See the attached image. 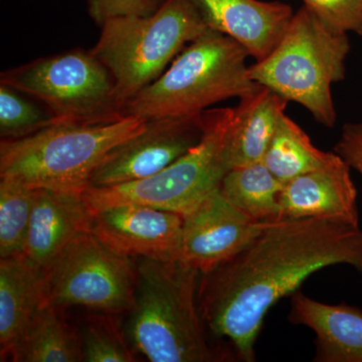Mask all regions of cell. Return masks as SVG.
<instances>
[{"label":"cell","instance_id":"1","mask_svg":"<svg viewBox=\"0 0 362 362\" xmlns=\"http://www.w3.org/2000/svg\"><path fill=\"white\" fill-rule=\"evenodd\" d=\"M349 265L362 275V230L329 218L271 223L243 251L202 274L197 303L204 324L228 339L240 361H256L266 314L326 267Z\"/></svg>","mask_w":362,"mask_h":362},{"label":"cell","instance_id":"2","mask_svg":"<svg viewBox=\"0 0 362 362\" xmlns=\"http://www.w3.org/2000/svg\"><path fill=\"white\" fill-rule=\"evenodd\" d=\"M128 337L152 362L214 361L197 303L201 273L181 259H140Z\"/></svg>","mask_w":362,"mask_h":362},{"label":"cell","instance_id":"3","mask_svg":"<svg viewBox=\"0 0 362 362\" xmlns=\"http://www.w3.org/2000/svg\"><path fill=\"white\" fill-rule=\"evenodd\" d=\"M249 52L209 30L176 57L168 70L124 106V115L145 120L201 115L207 107L244 98L262 87L249 75Z\"/></svg>","mask_w":362,"mask_h":362},{"label":"cell","instance_id":"4","mask_svg":"<svg viewBox=\"0 0 362 362\" xmlns=\"http://www.w3.org/2000/svg\"><path fill=\"white\" fill-rule=\"evenodd\" d=\"M146 122L126 116L109 124L58 123L18 139H1L0 177L33 189L83 194L104 157Z\"/></svg>","mask_w":362,"mask_h":362},{"label":"cell","instance_id":"5","mask_svg":"<svg viewBox=\"0 0 362 362\" xmlns=\"http://www.w3.org/2000/svg\"><path fill=\"white\" fill-rule=\"evenodd\" d=\"M349 51L347 33L333 30L303 6L293 14L275 49L249 66V75L257 84L302 105L317 122L333 127L337 115L331 87L344 80Z\"/></svg>","mask_w":362,"mask_h":362},{"label":"cell","instance_id":"6","mask_svg":"<svg viewBox=\"0 0 362 362\" xmlns=\"http://www.w3.org/2000/svg\"><path fill=\"white\" fill-rule=\"evenodd\" d=\"M90 49L110 71L123 107L157 80L185 45L201 37L207 28L188 0H166L151 16L107 21Z\"/></svg>","mask_w":362,"mask_h":362},{"label":"cell","instance_id":"7","mask_svg":"<svg viewBox=\"0 0 362 362\" xmlns=\"http://www.w3.org/2000/svg\"><path fill=\"white\" fill-rule=\"evenodd\" d=\"M235 109L204 112L201 142L156 175L112 187H89L83 192L93 214L123 204H141L185 216L216 189L230 170L228 140Z\"/></svg>","mask_w":362,"mask_h":362},{"label":"cell","instance_id":"8","mask_svg":"<svg viewBox=\"0 0 362 362\" xmlns=\"http://www.w3.org/2000/svg\"><path fill=\"white\" fill-rule=\"evenodd\" d=\"M0 84L42 102L61 123L95 125L126 117L110 71L90 51L35 59L4 71Z\"/></svg>","mask_w":362,"mask_h":362},{"label":"cell","instance_id":"9","mask_svg":"<svg viewBox=\"0 0 362 362\" xmlns=\"http://www.w3.org/2000/svg\"><path fill=\"white\" fill-rule=\"evenodd\" d=\"M137 270L132 259L117 254L94 233L71 240L44 271L45 302L63 308L131 310Z\"/></svg>","mask_w":362,"mask_h":362},{"label":"cell","instance_id":"10","mask_svg":"<svg viewBox=\"0 0 362 362\" xmlns=\"http://www.w3.org/2000/svg\"><path fill=\"white\" fill-rule=\"evenodd\" d=\"M204 133V113L150 119L140 132L104 157L90 176L89 187L123 185L156 175L199 144Z\"/></svg>","mask_w":362,"mask_h":362},{"label":"cell","instance_id":"11","mask_svg":"<svg viewBox=\"0 0 362 362\" xmlns=\"http://www.w3.org/2000/svg\"><path fill=\"white\" fill-rule=\"evenodd\" d=\"M271 223L250 218L218 188L183 216L180 259L201 275L211 273L243 251Z\"/></svg>","mask_w":362,"mask_h":362},{"label":"cell","instance_id":"12","mask_svg":"<svg viewBox=\"0 0 362 362\" xmlns=\"http://www.w3.org/2000/svg\"><path fill=\"white\" fill-rule=\"evenodd\" d=\"M183 216L141 204H123L93 214L90 232L127 258L180 259Z\"/></svg>","mask_w":362,"mask_h":362},{"label":"cell","instance_id":"13","mask_svg":"<svg viewBox=\"0 0 362 362\" xmlns=\"http://www.w3.org/2000/svg\"><path fill=\"white\" fill-rule=\"evenodd\" d=\"M209 30L242 45L257 62L277 47L293 18L291 6L261 0H188Z\"/></svg>","mask_w":362,"mask_h":362},{"label":"cell","instance_id":"14","mask_svg":"<svg viewBox=\"0 0 362 362\" xmlns=\"http://www.w3.org/2000/svg\"><path fill=\"white\" fill-rule=\"evenodd\" d=\"M356 185L341 157L325 168L297 176L279 197L283 220L329 218L359 226Z\"/></svg>","mask_w":362,"mask_h":362},{"label":"cell","instance_id":"15","mask_svg":"<svg viewBox=\"0 0 362 362\" xmlns=\"http://www.w3.org/2000/svg\"><path fill=\"white\" fill-rule=\"evenodd\" d=\"M92 218L83 194L37 188L23 254L45 271L71 240L90 232Z\"/></svg>","mask_w":362,"mask_h":362},{"label":"cell","instance_id":"16","mask_svg":"<svg viewBox=\"0 0 362 362\" xmlns=\"http://www.w3.org/2000/svg\"><path fill=\"white\" fill-rule=\"evenodd\" d=\"M288 320L315 333V362H362V310L346 303L329 305L296 291Z\"/></svg>","mask_w":362,"mask_h":362},{"label":"cell","instance_id":"17","mask_svg":"<svg viewBox=\"0 0 362 362\" xmlns=\"http://www.w3.org/2000/svg\"><path fill=\"white\" fill-rule=\"evenodd\" d=\"M45 302L44 270L25 255L0 261V352L1 361Z\"/></svg>","mask_w":362,"mask_h":362},{"label":"cell","instance_id":"18","mask_svg":"<svg viewBox=\"0 0 362 362\" xmlns=\"http://www.w3.org/2000/svg\"><path fill=\"white\" fill-rule=\"evenodd\" d=\"M288 100L268 88L240 98L235 107L228 160L230 168L263 161L272 138L284 115Z\"/></svg>","mask_w":362,"mask_h":362},{"label":"cell","instance_id":"19","mask_svg":"<svg viewBox=\"0 0 362 362\" xmlns=\"http://www.w3.org/2000/svg\"><path fill=\"white\" fill-rule=\"evenodd\" d=\"M59 309L44 302L14 345L11 361H83L80 330L66 322Z\"/></svg>","mask_w":362,"mask_h":362},{"label":"cell","instance_id":"20","mask_svg":"<svg viewBox=\"0 0 362 362\" xmlns=\"http://www.w3.org/2000/svg\"><path fill=\"white\" fill-rule=\"evenodd\" d=\"M283 185L261 161L230 169L221 180L220 190L252 220L271 223L284 221L279 201Z\"/></svg>","mask_w":362,"mask_h":362},{"label":"cell","instance_id":"21","mask_svg":"<svg viewBox=\"0 0 362 362\" xmlns=\"http://www.w3.org/2000/svg\"><path fill=\"white\" fill-rule=\"evenodd\" d=\"M338 154L323 152L314 146L309 136L286 113L281 117L272 138L263 163L283 183L325 168L338 158Z\"/></svg>","mask_w":362,"mask_h":362},{"label":"cell","instance_id":"22","mask_svg":"<svg viewBox=\"0 0 362 362\" xmlns=\"http://www.w3.org/2000/svg\"><path fill=\"white\" fill-rule=\"evenodd\" d=\"M35 189L0 177V257L23 252L30 228Z\"/></svg>","mask_w":362,"mask_h":362},{"label":"cell","instance_id":"23","mask_svg":"<svg viewBox=\"0 0 362 362\" xmlns=\"http://www.w3.org/2000/svg\"><path fill=\"white\" fill-rule=\"evenodd\" d=\"M20 90L0 84V135L1 139H18L61 123L51 111L42 110Z\"/></svg>","mask_w":362,"mask_h":362},{"label":"cell","instance_id":"24","mask_svg":"<svg viewBox=\"0 0 362 362\" xmlns=\"http://www.w3.org/2000/svg\"><path fill=\"white\" fill-rule=\"evenodd\" d=\"M80 337L83 361H135L122 334L109 317H90L81 328Z\"/></svg>","mask_w":362,"mask_h":362},{"label":"cell","instance_id":"25","mask_svg":"<svg viewBox=\"0 0 362 362\" xmlns=\"http://www.w3.org/2000/svg\"><path fill=\"white\" fill-rule=\"evenodd\" d=\"M326 25L337 32L362 35V0H302Z\"/></svg>","mask_w":362,"mask_h":362},{"label":"cell","instance_id":"26","mask_svg":"<svg viewBox=\"0 0 362 362\" xmlns=\"http://www.w3.org/2000/svg\"><path fill=\"white\" fill-rule=\"evenodd\" d=\"M166 0H87L88 13L97 25L123 16H148Z\"/></svg>","mask_w":362,"mask_h":362},{"label":"cell","instance_id":"27","mask_svg":"<svg viewBox=\"0 0 362 362\" xmlns=\"http://www.w3.org/2000/svg\"><path fill=\"white\" fill-rule=\"evenodd\" d=\"M334 152L362 176V122L343 126Z\"/></svg>","mask_w":362,"mask_h":362}]
</instances>
